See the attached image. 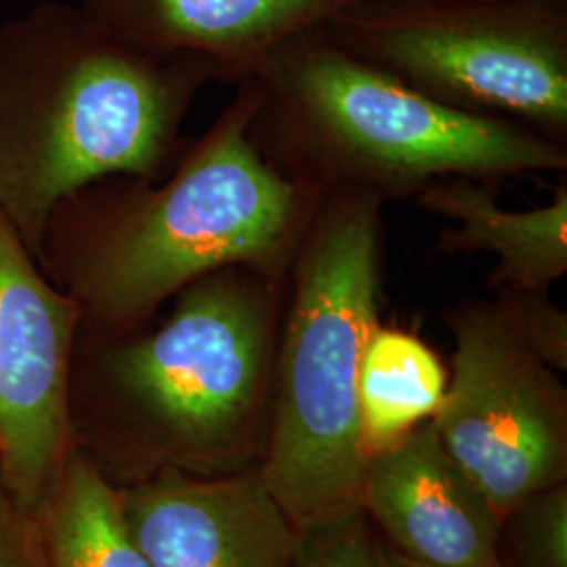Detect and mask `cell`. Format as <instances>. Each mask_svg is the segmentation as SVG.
<instances>
[{
	"label": "cell",
	"mask_w": 567,
	"mask_h": 567,
	"mask_svg": "<svg viewBox=\"0 0 567 567\" xmlns=\"http://www.w3.org/2000/svg\"><path fill=\"white\" fill-rule=\"evenodd\" d=\"M360 511L383 543L425 567H501L503 517L431 421L368 456Z\"/></svg>",
	"instance_id": "cell-10"
},
{
	"label": "cell",
	"mask_w": 567,
	"mask_h": 567,
	"mask_svg": "<svg viewBox=\"0 0 567 567\" xmlns=\"http://www.w3.org/2000/svg\"><path fill=\"white\" fill-rule=\"evenodd\" d=\"M286 295L288 276L231 265L187 284L158 322L81 326L70 379L76 446L121 447L135 480L250 468L267 444Z\"/></svg>",
	"instance_id": "cell-2"
},
{
	"label": "cell",
	"mask_w": 567,
	"mask_h": 567,
	"mask_svg": "<svg viewBox=\"0 0 567 567\" xmlns=\"http://www.w3.org/2000/svg\"><path fill=\"white\" fill-rule=\"evenodd\" d=\"M383 206L368 194L322 196L288 271L259 471L299 529L360 511L370 454L358 379L381 326Z\"/></svg>",
	"instance_id": "cell-5"
},
{
	"label": "cell",
	"mask_w": 567,
	"mask_h": 567,
	"mask_svg": "<svg viewBox=\"0 0 567 567\" xmlns=\"http://www.w3.org/2000/svg\"><path fill=\"white\" fill-rule=\"evenodd\" d=\"M414 204L450 221L437 238L442 255H496L489 286L545 290L567 274V183L543 206L508 210L489 182L454 177L431 183Z\"/></svg>",
	"instance_id": "cell-12"
},
{
	"label": "cell",
	"mask_w": 567,
	"mask_h": 567,
	"mask_svg": "<svg viewBox=\"0 0 567 567\" xmlns=\"http://www.w3.org/2000/svg\"><path fill=\"white\" fill-rule=\"evenodd\" d=\"M324 28L435 102L567 145V0H365Z\"/></svg>",
	"instance_id": "cell-6"
},
{
	"label": "cell",
	"mask_w": 567,
	"mask_h": 567,
	"mask_svg": "<svg viewBox=\"0 0 567 567\" xmlns=\"http://www.w3.org/2000/svg\"><path fill=\"white\" fill-rule=\"evenodd\" d=\"M243 82L265 161L320 196L353 192L386 204L454 177L566 175L567 145L435 102L326 28L282 42Z\"/></svg>",
	"instance_id": "cell-4"
},
{
	"label": "cell",
	"mask_w": 567,
	"mask_h": 567,
	"mask_svg": "<svg viewBox=\"0 0 567 567\" xmlns=\"http://www.w3.org/2000/svg\"><path fill=\"white\" fill-rule=\"evenodd\" d=\"M365 0H82L114 39L158 60L206 63L238 84L282 42L324 28Z\"/></svg>",
	"instance_id": "cell-11"
},
{
	"label": "cell",
	"mask_w": 567,
	"mask_h": 567,
	"mask_svg": "<svg viewBox=\"0 0 567 567\" xmlns=\"http://www.w3.org/2000/svg\"><path fill=\"white\" fill-rule=\"evenodd\" d=\"M494 301L507 316L527 349L550 370H567V313L548 299L545 290L492 286Z\"/></svg>",
	"instance_id": "cell-16"
},
{
	"label": "cell",
	"mask_w": 567,
	"mask_h": 567,
	"mask_svg": "<svg viewBox=\"0 0 567 567\" xmlns=\"http://www.w3.org/2000/svg\"><path fill=\"white\" fill-rule=\"evenodd\" d=\"M379 536L362 511L301 529L295 567H381Z\"/></svg>",
	"instance_id": "cell-17"
},
{
	"label": "cell",
	"mask_w": 567,
	"mask_h": 567,
	"mask_svg": "<svg viewBox=\"0 0 567 567\" xmlns=\"http://www.w3.org/2000/svg\"><path fill=\"white\" fill-rule=\"evenodd\" d=\"M121 498L152 567H295L301 529L259 465L217 477L164 468L121 486Z\"/></svg>",
	"instance_id": "cell-9"
},
{
	"label": "cell",
	"mask_w": 567,
	"mask_h": 567,
	"mask_svg": "<svg viewBox=\"0 0 567 567\" xmlns=\"http://www.w3.org/2000/svg\"><path fill=\"white\" fill-rule=\"evenodd\" d=\"M379 550H381V567H425L421 564H414L410 559H405L402 555H398L393 548L386 547L385 543L379 538Z\"/></svg>",
	"instance_id": "cell-19"
},
{
	"label": "cell",
	"mask_w": 567,
	"mask_h": 567,
	"mask_svg": "<svg viewBox=\"0 0 567 567\" xmlns=\"http://www.w3.org/2000/svg\"><path fill=\"white\" fill-rule=\"evenodd\" d=\"M47 567H152L122 511L121 486L74 447L37 511Z\"/></svg>",
	"instance_id": "cell-13"
},
{
	"label": "cell",
	"mask_w": 567,
	"mask_h": 567,
	"mask_svg": "<svg viewBox=\"0 0 567 567\" xmlns=\"http://www.w3.org/2000/svg\"><path fill=\"white\" fill-rule=\"evenodd\" d=\"M81 322L0 213V473L32 513L76 447L70 379Z\"/></svg>",
	"instance_id": "cell-8"
},
{
	"label": "cell",
	"mask_w": 567,
	"mask_h": 567,
	"mask_svg": "<svg viewBox=\"0 0 567 567\" xmlns=\"http://www.w3.org/2000/svg\"><path fill=\"white\" fill-rule=\"evenodd\" d=\"M210 82L206 63L145 55L74 4L42 2L0 25V213L34 259L70 194L173 168Z\"/></svg>",
	"instance_id": "cell-3"
},
{
	"label": "cell",
	"mask_w": 567,
	"mask_h": 567,
	"mask_svg": "<svg viewBox=\"0 0 567 567\" xmlns=\"http://www.w3.org/2000/svg\"><path fill=\"white\" fill-rule=\"evenodd\" d=\"M236 89L161 179L105 177L53 208L37 264L76 301L82 328H137L231 265L288 276L322 196L265 161L250 135L252 91Z\"/></svg>",
	"instance_id": "cell-1"
},
{
	"label": "cell",
	"mask_w": 567,
	"mask_h": 567,
	"mask_svg": "<svg viewBox=\"0 0 567 567\" xmlns=\"http://www.w3.org/2000/svg\"><path fill=\"white\" fill-rule=\"evenodd\" d=\"M444 322L452 377L431 423L501 517L567 477V389L496 301H463Z\"/></svg>",
	"instance_id": "cell-7"
},
{
	"label": "cell",
	"mask_w": 567,
	"mask_h": 567,
	"mask_svg": "<svg viewBox=\"0 0 567 567\" xmlns=\"http://www.w3.org/2000/svg\"><path fill=\"white\" fill-rule=\"evenodd\" d=\"M501 567H567V482L547 487L503 517Z\"/></svg>",
	"instance_id": "cell-15"
},
{
	"label": "cell",
	"mask_w": 567,
	"mask_h": 567,
	"mask_svg": "<svg viewBox=\"0 0 567 567\" xmlns=\"http://www.w3.org/2000/svg\"><path fill=\"white\" fill-rule=\"evenodd\" d=\"M447 372L416 334L379 326L365 344L358 400L368 454L431 421L444 402Z\"/></svg>",
	"instance_id": "cell-14"
},
{
	"label": "cell",
	"mask_w": 567,
	"mask_h": 567,
	"mask_svg": "<svg viewBox=\"0 0 567 567\" xmlns=\"http://www.w3.org/2000/svg\"><path fill=\"white\" fill-rule=\"evenodd\" d=\"M0 567H47L37 513L21 507L0 473Z\"/></svg>",
	"instance_id": "cell-18"
}]
</instances>
